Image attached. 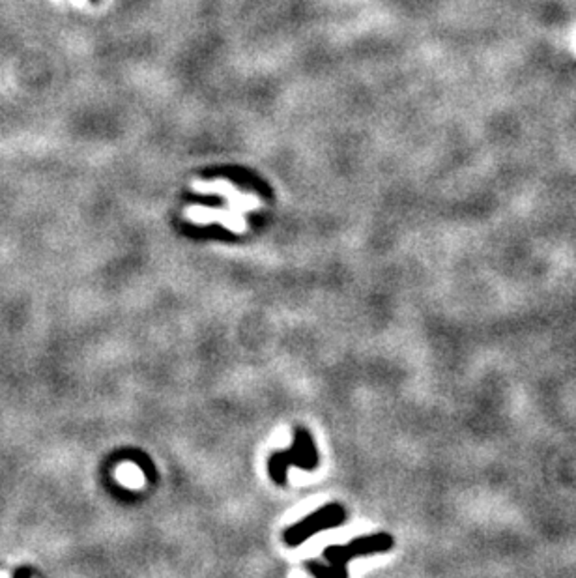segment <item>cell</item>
<instances>
[{"label":"cell","mask_w":576,"mask_h":578,"mask_svg":"<svg viewBox=\"0 0 576 578\" xmlns=\"http://www.w3.org/2000/svg\"><path fill=\"white\" fill-rule=\"evenodd\" d=\"M344 522H346V511H344L343 505L327 503L324 508L316 509L315 513H311L307 518L299 520L298 524L284 529L283 541L288 546H298L307 539H311L315 534L322 532V529L337 528Z\"/></svg>","instance_id":"7a4b0ae2"},{"label":"cell","mask_w":576,"mask_h":578,"mask_svg":"<svg viewBox=\"0 0 576 578\" xmlns=\"http://www.w3.org/2000/svg\"><path fill=\"white\" fill-rule=\"evenodd\" d=\"M290 466H298V468L307 470V472L318 466V451H316L313 438L303 427H296L292 448L288 451L272 453L268 458V474H270L275 485H287V472Z\"/></svg>","instance_id":"6da1fadb"},{"label":"cell","mask_w":576,"mask_h":578,"mask_svg":"<svg viewBox=\"0 0 576 578\" xmlns=\"http://www.w3.org/2000/svg\"><path fill=\"white\" fill-rule=\"evenodd\" d=\"M305 567H307L309 573L316 574V577H324V578H346L348 577V573L339 571V569H335L333 565H330V563H320V562H315V560H307V562H305Z\"/></svg>","instance_id":"277c9868"},{"label":"cell","mask_w":576,"mask_h":578,"mask_svg":"<svg viewBox=\"0 0 576 578\" xmlns=\"http://www.w3.org/2000/svg\"><path fill=\"white\" fill-rule=\"evenodd\" d=\"M19 574H34L32 569H19V571H15V577H19Z\"/></svg>","instance_id":"5b68a950"},{"label":"cell","mask_w":576,"mask_h":578,"mask_svg":"<svg viewBox=\"0 0 576 578\" xmlns=\"http://www.w3.org/2000/svg\"><path fill=\"white\" fill-rule=\"evenodd\" d=\"M395 545V541L389 534H372L365 535V537H358L352 539L348 545H332L324 551V558H326L330 565H333L339 571H346V563L353 558L359 556H369V554H376V552H387L392 551V546Z\"/></svg>","instance_id":"3957f363"}]
</instances>
